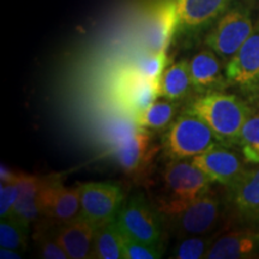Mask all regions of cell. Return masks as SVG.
<instances>
[{
  "instance_id": "cell-1",
  "label": "cell",
  "mask_w": 259,
  "mask_h": 259,
  "mask_svg": "<svg viewBox=\"0 0 259 259\" xmlns=\"http://www.w3.org/2000/svg\"><path fill=\"white\" fill-rule=\"evenodd\" d=\"M186 113L199 116L222 145L238 144L242 126L252 115L250 107L238 96L219 92L197 97Z\"/></svg>"
},
{
  "instance_id": "cell-2",
  "label": "cell",
  "mask_w": 259,
  "mask_h": 259,
  "mask_svg": "<svg viewBox=\"0 0 259 259\" xmlns=\"http://www.w3.org/2000/svg\"><path fill=\"white\" fill-rule=\"evenodd\" d=\"M211 180L199 168L186 160H170L163 170V196L157 210L163 218L171 216L208 193Z\"/></svg>"
},
{
  "instance_id": "cell-3",
  "label": "cell",
  "mask_w": 259,
  "mask_h": 259,
  "mask_svg": "<svg viewBox=\"0 0 259 259\" xmlns=\"http://www.w3.org/2000/svg\"><path fill=\"white\" fill-rule=\"evenodd\" d=\"M216 144L219 141L209 126L190 113L171 121L162 137V149L170 160H191Z\"/></svg>"
},
{
  "instance_id": "cell-4",
  "label": "cell",
  "mask_w": 259,
  "mask_h": 259,
  "mask_svg": "<svg viewBox=\"0 0 259 259\" xmlns=\"http://www.w3.org/2000/svg\"><path fill=\"white\" fill-rule=\"evenodd\" d=\"M158 215L160 211L138 193L122 203L115 220L126 238L161 247L162 221Z\"/></svg>"
},
{
  "instance_id": "cell-5",
  "label": "cell",
  "mask_w": 259,
  "mask_h": 259,
  "mask_svg": "<svg viewBox=\"0 0 259 259\" xmlns=\"http://www.w3.org/2000/svg\"><path fill=\"white\" fill-rule=\"evenodd\" d=\"M221 218V203L209 191L181 211L167 216L168 226L178 239L205 235L216 228Z\"/></svg>"
},
{
  "instance_id": "cell-6",
  "label": "cell",
  "mask_w": 259,
  "mask_h": 259,
  "mask_svg": "<svg viewBox=\"0 0 259 259\" xmlns=\"http://www.w3.org/2000/svg\"><path fill=\"white\" fill-rule=\"evenodd\" d=\"M253 28L248 10L232 9L220 18L218 24L206 35L205 44L218 56L231 59L247 40Z\"/></svg>"
},
{
  "instance_id": "cell-7",
  "label": "cell",
  "mask_w": 259,
  "mask_h": 259,
  "mask_svg": "<svg viewBox=\"0 0 259 259\" xmlns=\"http://www.w3.org/2000/svg\"><path fill=\"white\" fill-rule=\"evenodd\" d=\"M38 204L41 216L53 223L71 221L80 216V185L69 189L60 177H41Z\"/></svg>"
},
{
  "instance_id": "cell-8",
  "label": "cell",
  "mask_w": 259,
  "mask_h": 259,
  "mask_svg": "<svg viewBox=\"0 0 259 259\" xmlns=\"http://www.w3.org/2000/svg\"><path fill=\"white\" fill-rule=\"evenodd\" d=\"M180 25L177 0H157L145 14L142 37L148 52H167Z\"/></svg>"
},
{
  "instance_id": "cell-9",
  "label": "cell",
  "mask_w": 259,
  "mask_h": 259,
  "mask_svg": "<svg viewBox=\"0 0 259 259\" xmlns=\"http://www.w3.org/2000/svg\"><path fill=\"white\" fill-rule=\"evenodd\" d=\"M124 203L121 187L112 183L80 185V215L96 227L116 218Z\"/></svg>"
},
{
  "instance_id": "cell-10",
  "label": "cell",
  "mask_w": 259,
  "mask_h": 259,
  "mask_svg": "<svg viewBox=\"0 0 259 259\" xmlns=\"http://www.w3.org/2000/svg\"><path fill=\"white\" fill-rule=\"evenodd\" d=\"M225 147L221 143L213 145L205 153L191 158V161L211 183H219L232 189L247 169H245L240 157Z\"/></svg>"
},
{
  "instance_id": "cell-11",
  "label": "cell",
  "mask_w": 259,
  "mask_h": 259,
  "mask_svg": "<svg viewBox=\"0 0 259 259\" xmlns=\"http://www.w3.org/2000/svg\"><path fill=\"white\" fill-rule=\"evenodd\" d=\"M158 148L147 130L139 127L114 145V153L122 170L128 176H139L155 157Z\"/></svg>"
},
{
  "instance_id": "cell-12",
  "label": "cell",
  "mask_w": 259,
  "mask_h": 259,
  "mask_svg": "<svg viewBox=\"0 0 259 259\" xmlns=\"http://www.w3.org/2000/svg\"><path fill=\"white\" fill-rule=\"evenodd\" d=\"M226 76L229 82L244 88L259 83V19L240 50L229 59Z\"/></svg>"
},
{
  "instance_id": "cell-13",
  "label": "cell",
  "mask_w": 259,
  "mask_h": 259,
  "mask_svg": "<svg viewBox=\"0 0 259 259\" xmlns=\"http://www.w3.org/2000/svg\"><path fill=\"white\" fill-rule=\"evenodd\" d=\"M53 233L70 259L93 258L96 226L82 215L71 221L58 223Z\"/></svg>"
},
{
  "instance_id": "cell-14",
  "label": "cell",
  "mask_w": 259,
  "mask_h": 259,
  "mask_svg": "<svg viewBox=\"0 0 259 259\" xmlns=\"http://www.w3.org/2000/svg\"><path fill=\"white\" fill-rule=\"evenodd\" d=\"M116 90L122 106L136 116L156 101L158 97V82L141 76L132 67L121 74Z\"/></svg>"
},
{
  "instance_id": "cell-15",
  "label": "cell",
  "mask_w": 259,
  "mask_h": 259,
  "mask_svg": "<svg viewBox=\"0 0 259 259\" xmlns=\"http://www.w3.org/2000/svg\"><path fill=\"white\" fill-rule=\"evenodd\" d=\"M259 258V229H238L213 240L208 259Z\"/></svg>"
},
{
  "instance_id": "cell-16",
  "label": "cell",
  "mask_w": 259,
  "mask_h": 259,
  "mask_svg": "<svg viewBox=\"0 0 259 259\" xmlns=\"http://www.w3.org/2000/svg\"><path fill=\"white\" fill-rule=\"evenodd\" d=\"M229 190L233 205L240 218L259 227V167L246 170Z\"/></svg>"
},
{
  "instance_id": "cell-17",
  "label": "cell",
  "mask_w": 259,
  "mask_h": 259,
  "mask_svg": "<svg viewBox=\"0 0 259 259\" xmlns=\"http://www.w3.org/2000/svg\"><path fill=\"white\" fill-rule=\"evenodd\" d=\"M232 0H177L180 25L184 29H202L220 17Z\"/></svg>"
},
{
  "instance_id": "cell-18",
  "label": "cell",
  "mask_w": 259,
  "mask_h": 259,
  "mask_svg": "<svg viewBox=\"0 0 259 259\" xmlns=\"http://www.w3.org/2000/svg\"><path fill=\"white\" fill-rule=\"evenodd\" d=\"M190 78L192 88L199 93H212L211 90L225 85L221 61L212 50H203L189 61Z\"/></svg>"
},
{
  "instance_id": "cell-19",
  "label": "cell",
  "mask_w": 259,
  "mask_h": 259,
  "mask_svg": "<svg viewBox=\"0 0 259 259\" xmlns=\"http://www.w3.org/2000/svg\"><path fill=\"white\" fill-rule=\"evenodd\" d=\"M16 183L18 187V196L11 216L18 219L27 226H30L41 216L40 204H38L41 177L18 173Z\"/></svg>"
},
{
  "instance_id": "cell-20",
  "label": "cell",
  "mask_w": 259,
  "mask_h": 259,
  "mask_svg": "<svg viewBox=\"0 0 259 259\" xmlns=\"http://www.w3.org/2000/svg\"><path fill=\"white\" fill-rule=\"evenodd\" d=\"M125 235L119 228L116 220H109L96 227L93 258L119 259L124 258Z\"/></svg>"
},
{
  "instance_id": "cell-21",
  "label": "cell",
  "mask_w": 259,
  "mask_h": 259,
  "mask_svg": "<svg viewBox=\"0 0 259 259\" xmlns=\"http://www.w3.org/2000/svg\"><path fill=\"white\" fill-rule=\"evenodd\" d=\"M190 87H192V84L189 63L186 60H181L166 67L161 74L158 79V97L178 101L187 95Z\"/></svg>"
},
{
  "instance_id": "cell-22",
  "label": "cell",
  "mask_w": 259,
  "mask_h": 259,
  "mask_svg": "<svg viewBox=\"0 0 259 259\" xmlns=\"http://www.w3.org/2000/svg\"><path fill=\"white\" fill-rule=\"evenodd\" d=\"M178 112V103L173 100L155 101L144 112L135 116V120L143 128L163 130L173 121Z\"/></svg>"
},
{
  "instance_id": "cell-23",
  "label": "cell",
  "mask_w": 259,
  "mask_h": 259,
  "mask_svg": "<svg viewBox=\"0 0 259 259\" xmlns=\"http://www.w3.org/2000/svg\"><path fill=\"white\" fill-rule=\"evenodd\" d=\"M29 227L14 216L0 221V247L11 248L23 253L27 248Z\"/></svg>"
},
{
  "instance_id": "cell-24",
  "label": "cell",
  "mask_w": 259,
  "mask_h": 259,
  "mask_svg": "<svg viewBox=\"0 0 259 259\" xmlns=\"http://www.w3.org/2000/svg\"><path fill=\"white\" fill-rule=\"evenodd\" d=\"M238 144L248 163H259V114L251 115L242 126Z\"/></svg>"
},
{
  "instance_id": "cell-25",
  "label": "cell",
  "mask_w": 259,
  "mask_h": 259,
  "mask_svg": "<svg viewBox=\"0 0 259 259\" xmlns=\"http://www.w3.org/2000/svg\"><path fill=\"white\" fill-rule=\"evenodd\" d=\"M213 242V236L193 235L183 238L173 250V258L178 259H200L205 258Z\"/></svg>"
},
{
  "instance_id": "cell-26",
  "label": "cell",
  "mask_w": 259,
  "mask_h": 259,
  "mask_svg": "<svg viewBox=\"0 0 259 259\" xmlns=\"http://www.w3.org/2000/svg\"><path fill=\"white\" fill-rule=\"evenodd\" d=\"M167 52H148L136 60L134 69L145 78L158 82L167 66Z\"/></svg>"
},
{
  "instance_id": "cell-27",
  "label": "cell",
  "mask_w": 259,
  "mask_h": 259,
  "mask_svg": "<svg viewBox=\"0 0 259 259\" xmlns=\"http://www.w3.org/2000/svg\"><path fill=\"white\" fill-rule=\"evenodd\" d=\"M162 257L160 246L145 244V242L126 238L124 240L125 259H157Z\"/></svg>"
},
{
  "instance_id": "cell-28",
  "label": "cell",
  "mask_w": 259,
  "mask_h": 259,
  "mask_svg": "<svg viewBox=\"0 0 259 259\" xmlns=\"http://www.w3.org/2000/svg\"><path fill=\"white\" fill-rule=\"evenodd\" d=\"M38 251L41 258L45 259H70L59 241L57 240L54 233L52 235L45 234L44 232L37 234Z\"/></svg>"
},
{
  "instance_id": "cell-29",
  "label": "cell",
  "mask_w": 259,
  "mask_h": 259,
  "mask_svg": "<svg viewBox=\"0 0 259 259\" xmlns=\"http://www.w3.org/2000/svg\"><path fill=\"white\" fill-rule=\"evenodd\" d=\"M17 196V183H2V187H0V218L5 219L12 215Z\"/></svg>"
},
{
  "instance_id": "cell-30",
  "label": "cell",
  "mask_w": 259,
  "mask_h": 259,
  "mask_svg": "<svg viewBox=\"0 0 259 259\" xmlns=\"http://www.w3.org/2000/svg\"><path fill=\"white\" fill-rule=\"evenodd\" d=\"M18 178V173H15L4 164H2V169H0V180L2 183H16Z\"/></svg>"
},
{
  "instance_id": "cell-31",
  "label": "cell",
  "mask_w": 259,
  "mask_h": 259,
  "mask_svg": "<svg viewBox=\"0 0 259 259\" xmlns=\"http://www.w3.org/2000/svg\"><path fill=\"white\" fill-rule=\"evenodd\" d=\"M0 258L2 259H21L22 253L16 250H11V248L2 247L0 248Z\"/></svg>"
}]
</instances>
